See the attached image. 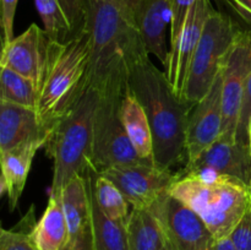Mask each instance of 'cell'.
Segmentation results:
<instances>
[{
    "label": "cell",
    "mask_w": 251,
    "mask_h": 250,
    "mask_svg": "<svg viewBox=\"0 0 251 250\" xmlns=\"http://www.w3.org/2000/svg\"><path fill=\"white\" fill-rule=\"evenodd\" d=\"M195 0H172V24L169 31V50L176 46L184 22Z\"/></svg>",
    "instance_id": "cell-27"
},
{
    "label": "cell",
    "mask_w": 251,
    "mask_h": 250,
    "mask_svg": "<svg viewBox=\"0 0 251 250\" xmlns=\"http://www.w3.org/2000/svg\"><path fill=\"white\" fill-rule=\"evenodd\" d=\"M169 193L198 213L215 239L229 237L251 206V188L228 175L178 173Z\"/></svg>",
    "instance_id": "cell-4"
},
{
    "label": "cell",
    "mask_w": 251,
    "mask_h": 250,
    "mask_svg": "<svg viewBox=\"0 0 251 250\" xmlns=\"http://www.w3.org/2000/svg\"><path fill=\"white\" fill-rule=\"evenodd\" d=\"M129 88L146 110L153 136L154 164L172 169L186 163V126L193 104L174 92L164 71L149 58L132 68Z\"/></svg>",
    "instance_id": "cell-2"
},
{
    "label": "cell",
    "mask_w": 251,
    "mask_h": 250,
    "mask_svg": "<svg viewBox=\"0 0 251 250\" xmlns=\"http://www.w3.org/2000/svg\"><path fill=\"white\" fill-rule=\"evenodd\" d=\"M86 178L90 186V199L92 206L95 250H129L126 223L110 220L103 213L95 198L92 179L88 173V169L86 172Z\"/></svg>",
    "instance_id": "cell-23"
},
{
    "label": "cell",
    "mask_w": 251,
    "mask_h": 250,
    "mask_svg": "<svg viewBox=\"0 0 251 250\" xmlns=\"http://www.w3.org/2000/svg\"><path fill=\"white\" fill-rule=\"evenodd\" d=\"M49 41L65 43L88 31V0H34Z\"/></svg>",
    "instance_id": "cell-16"
},
{
    "label": "cell",
    "mask_w": 251,
    "mask_h": 250,
    "mask_svg": "<svg viewBox=\"0 0 251 250\" xmlns=\"http://www.w3.org/2000/svg\"><path fill=\"white\" fill-rule=\"evenodd\" d=\"M207 250H238L229 237L213 239Z\"/></svg>",
    "instance_id": "cell-32"
},
{
    "label": "cell",
    "mask_w": 251,
    "mask_h": 250,
    "mask_svg": "<svg viewBox=\"0 0 251 250\" xmlns=\"http://www.w3.org/2000/svg\"><path fill=\"white\" fill-rule=\"evenodd\" d=\"M220 1L251 26V0H220Z\"/></svg>",
    "instance_id": "cell-31"
},
{
    "label": "cell",
    "mask_w": 251,
    "mask_h": 250,
    "mask_svg": "<svg viewBox=\"0 0 251 250\" xmlns=\"http://www.w3.org/2000/svg\"><path fill=\"white\" fill-rule=\"evenodd\" d=\"M212 172L243 181L251 188V151L238 141L220 139L184 166L181 174Z\"/></svg>",
    "instance_id": "cell-14"
},
{
    "label": "cell",
    "mask_w": 251,
    "mask_h": 250,
    "mask_svg": "<svg viewBox=\"0 0 251 250\" xmlns=\"http://www.w3.org/2000/svg\"><path fill=\"white\" fill-rule=\"evenodd\" d=\"M19 0H1V46L14 38V20Z\"/></svg>",
    "instance_id": "cell-29"
},
{
    "label": "cell",
    "mask_w": 251,
    "mask_h": 250,
    "mask_svg": "<svg viewBox=\"0 0 251 250\" xmlns=\"http://www.w3.org/2000/svg\"><path fill=\"white\" fill-rule=\"evenodd\" d=\"M98 100L97 90L90 87L49 131L44 149L53 159L50 194H61L74 176L85 175L87 172Z\"/></svg>",
    "instance_id": "cell-5"
},
{
    "label": "cell",
    "mask_w": 251,
    "mask_h": 250,
    "mask_svg": "<svg viewBox=\"0 0 251 250\" xmlns=\"http://www.w3.org/2000/svg\"><path fill=\"white\" fill-rule=\"evenodd\" d=\"M122 122L137 156L144 161L154 163L151 125L146 110L130 88L123 98Z\"/></svg>",
    "instance_id": "cell-21"
},
{
    "label": "cell",
    "mask_w": 251,
    "mask_h": 250,
    "mask_svg": "<svg viewBox=\"0 0 251 250\" xmlns=\"http://www.w3.org/2000/svg\"><path fill=\"white\" fill-rule=\"evenodd\" d=\"M69 230L66 250H95L90 186L85 175H76L61 190Z\"/></svg>",
    "instance_id": "cell-15"
},
{
    "label": "cell",
    "mask_w": 251,
    "mask_h": 250,
    "mask_svg": "<svg viewBox=\"0 0 251 250\" xmlns=\"http://www.w3.org/2000/svg\"><path fill=\"white\" fill-rule=\"evenodd\" d=\"M251 74V31L240 28L222 69V139L237 141V130Z\"/></svg>",
    "instance_id": "cell-8"
},
{
    "label": "cell",
    "mask_w": 251,
    "mask_h": 250,
    "mask_svg": "<svg viewBox=\"0 0 251 250\" xmlns=\"http://www.w3.org/2000/svg\"><path fill=\"white\" fill-rule=\"evenodd\" d=\"M32 240L38 250H66L69 230L61 194H50L43 215L32 229Z\"/></svg>",
    "instance_id": "cell-20"
},
{
    "label": "cell",
    "mask_w": 251,
    "mask_h": 250,
    "mask_svg": "<svg viewBox=\"0 0 251 250\" xmlns=\"http://www.w3.org/2000/svg\"><path fill=\"white\" fill-rule=\"evenodd\" d=\"M126 232L129 250H161L166 245L163 228L149 208L131 207Z\"/></svg>",
    "instance_id": "cell-22"
},
{
    "label": "cell",
    "mask_w": 251,
    "mask_h": 250,
    "mask_svg": "<svg viewBox=\"0 0 251 250\" xmlns=\"http://www.w3.org/2000/svg\"><path fill=\"white\" fill-rule=\"evenodd\" d=\"M161 250H169V248L168 247H167V244L166 245H164V247L163 248H162V249Z\"/></svg>",
    "instance_id": "cell-34"
},
{
    "label": "cell",
    "mask_w": 251,
    "mask_h": 250,
    "mask_svg": "<svg viewBox=\"0 0 251 250\" xmlns=\"http://www.w3.org/2000/svg\"><path fill=\"white\" fill-rule=\"evenodd\" d=\"M251 115V74L247 83V90L244 95V102H243L242 113H240L239 124L237 130V141L243 145H248V123Z\"/></svg>",
    "instance_id": "cell-30"
},
{
    "label": "cell",
    "mask_w": 251,
    "mask_h": 250,
    "mask_svg": "<svg viewBox=\"0 0 251 250\" xmlns=\"http://www.w3.org/2000/svg\"><path fill=\"white\" fill-rule=\"evenodd\" d=\"M149 210L158 218L169 250H207L215 239L202 218L171 193Z\"/></svg>",
    "instance_id": "cell-10"
},
{
    "label": "cell",
    "mask_w": 251,
    "mask_h": 250,
    "mask_svg": "<svg viewBox=\"0 0 251 250\" xmlns=\"http://www.w3.org/2000/svg\"><path fill=\"white\" fill-rule=\"evenodd\" d=\"M36 223L34 207L32 206L16 227L12 229L2 228L0 232V250H38L31 235Z\"/></svg>",
    "instance_id": "cell-26"
},
{
    "label": "cell",
    "mask_w": 251,
    "mask_h": 250,
    "mask_svg": "<svg viewBox=\"0 0 251 250\" xmlns=\"http://www.w3.org/2000/svg\"><path fill=\"white\" fill-rule=\"evenodd\" d=\"M91 60L88 31L65 43L49 41L37 105V115L49 131L91 87Z\"/></svg>",
    "instance_id": "cell-3"
},
{
    "label": "cell",
    "mask_w": 251,
    "mask_h": 250,
    "mask_svg": "<svg viewBox=\"0 0 251 250\" xmlns=\"http://www.w3.org/2000/svg\"><path fill=\"white\" fill-rule=\"evenodd\" d=\"M48 44L46 31L32 24L20 36L1 46L0 68L25 76L39 88L46 69Z\"/></svg>",
    "instance_id": "cell-13"
},
{
    "label": "cell",
    "mask_w": 251,
    "mask_h": 250,
    "mask_svg": "<svg viewBox=\"0 0 251 250\" xmlns=\"http://www.w3.org/2000/svg\"><path fill=\"white\" fill-rule=\"evenodd\" d=\"M124 96L117 93L100 95L90 161V166L97 173L112 167L146 162L137 156L123 125L122 102Z\"/></svg>",
    "instance_id": "cell-7"
},
{
    "label": "cell",
    "mask_w": 251,
    "mask_h": 250,
    "mask_svg": "<svg viewBox=\"0 0 251 250\" xmlns=\"http://www.w3.org/2000/svg\"><path fill=\"white\" fill-rule=\"evenodd\" d=\"M41 147L44 146L42 144H28L15 147L9 151L0 152V194L7 195V202L11 211L17 207V203L26 186L32 161Z\"/></svg>",
    "instance_id": "cell-19"
},
{
    "label": "cell",
    "mask_w": 251,
    "mask_h": 250,
    "mask_svg": "<svg viewBox=\"0 0 251 250\" xmlns=\"http://www.w3.org/2000/svg\"><path fill=\"white\" fill-rule=\"evenodd\" d=\"M172 0H139L137 25L149 54L157 56L166 66L169 47L167 32L171 31Z\"/></svg>",
    "instance_id": "cell-18"
},
{
    "label": "cell",
    "mask_w": 251,
    "mask_h": 250,
    "mask_svg": "<svg viewBox=\"0 0 251 250\" xmlns=\"http://www.w3.org/2000/svg\"><path fill=\"white\" fill-rule=\"evenodd\" d=\"M120 189L131 207L150 208L178 179V173L150 162L124 164L100 172Z\"/></svg>",
    "instance_id": "cell-9"
},
{
    "label": "cell",
    "mask_w": 251,
    "mask_h": 250,
    "mask_svg": "<svg viewBox=\"0 0 251 250\" xmlns=\"http://www.w3.org/2000/svg\"><path fill=\"white\" fill-rule=\"evenodd\" d=\"M238 250H251V206L229 234Z\"/></svg>",
    "instance_id": "cell-28"
},
{
    "label": "cell",
    "mask_w": 251,
    "mask_h": 250,
    "mask_svg": "<svg viewBox=\"0 0 251 250\" xmlns=\"http://www.w3.org/2000/svg\"><path fill=\"white\" fill-rule=\"evenodd\" d=\"M240 27L229 15L213 10L191 63L183 100L194 104L212 87Z\"/></svg>",
    "instance_id": "cell-6"
},
{
    "label": "cell",
    "mask_w": 251,
    "mask_h": 250,
    "mask_svg": "<svg viewBox=\"0 0 251 250\" xmlns=\"http://www.w3.org/2000/svg\"><path fill=\"white\" fill-rule=\"evenodd\" d=\"M223 123L222 71L208 92L194 103L186 126V163L194 161L221 136ZM185 163V164H186Z\"/></svg>",
    "instance_id": "cell-12"
},
{
    "label": "cell",
    "mask_w": 251,
    "mask_h": 250,
    "mask_svg": "<svg viewBox=\"0 0 251 250\" xmlns=\"http://www.w3.org/2000/svg\"><path fill=\"white\" fill-rule=\"evenodd\" d=\"M39 88L25 76L1 68L0 70V100L29 108L37 112Z\"/></svg>",
    "instance_id": "cell-25"
},
{
    "label": "cell",
    "mask_w": 251,
    "mask_h": 250,
    "mask_svg": "<svg viewBox=\"0 0 251 250\" xmlns=\"http://www.w3.org/2000/svg\"><path fill=\"white\" fill-rule=\"evenodd\" d=\"M213 10L210 0H195L189 10L176 46L169 50L164 73L176 95L181 100L194 55L202 37L206 22Z\"/></svg>",
    "instance_id": "cell-11"
},
{
    "label": "cell",
    "mask_w": 251,
    "mask_h": 250,
    "mask_svg": "<svg viewBox=\"0 0 251 250\" xmlns=\"http://www.w3.org/2000/svg\"><path fill=\"white\" fill-rule=\"evenodd\" d=\"M88 173L92 179L95 198L103 213L110 220L126 223L131 206L124 194L110 179L97 173L91 166H88Z\"/></svg>",
    "instance_id": "cell-24"
},
{
    "label": "cell",
    "mask_w": 251,
    "mask_h": 250,
    "mask_svg": "<svg viewBox=\"0 0 251 250\" xmlns=\"http://www.w3.org/2000/svg\"><path fill=\"white\" fill-rule=\"evenodd\" d=\"M137 5L139 0H88L90 86L100 95L124 96L132 68L150 56L137 25Z\"/></svg>",
    "instance_id": "cell-1"
},
{
    "label": "cell",
    "mask_w": 251,
    "mask_h": 250,
    "mask_svg": "<svg viewBox=\"0 0 251 250\" xmlns=\"http://www.w3.org/2000/svg\"><path fill=\"white\" fill-rule=\"evenodd\" d=\"M248 145L251 151V115L249 118V123H248Z\"/></svg>",
    "instance_id": "cell-33"
},
{
    "label": "cell",
    "mask_w": 251,
    "mask_h": 250,
    "mask_svg": "<svg viewBox=\"0 0 251 250\" xmlns=\"http://www.w3.org/2000/svg\"><path fill=\"white\" fill-rule=\"evenodd\" d=\"M48 136L36 110L0 100V152L28 144L46 146Z\"/></svg>",
    "instance_id": "cell-17"
}]
</instances>
